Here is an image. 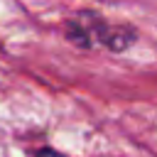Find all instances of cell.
Instances as JSON below:
<instances>
[{
  "mask_svg": "<svg viewBox=\"0 0 157 157\" xmlns=\"http://www.w3.org/2000/svg\"><path fill=\"white\" fill-rule=\"evenodd\" d=\"M37 157H66V155L54 152V150H39V152H37Z\"/></svg>",
  "mask_w": 157,
  "mask_h": 157,
  "instance_id": "2",
  "label": "cell"
},
{
  "mask_svg": "<svg viewBox=\"0 0 157 157\" xmlns=\"http://www.w3.org/2000/svg\"><path fill=\"white\" fill-rule=\"evenodd\" d=\"M66 34L78 47H105L110 52H123L135 42V29L128 25H113L96 12H78L69 20Z\"/></svg>",
  "mask_w": 157,
  "mask_h": 157,
  "instance_id": "1",
  "label": "cell"
}]
</instances>
